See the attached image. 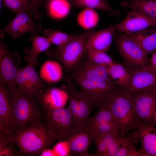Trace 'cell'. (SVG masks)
<instances>
[{
  "label": "cell",
  "mask_w": 156,
  "mask_h": 156,
  "mask_svg": "<svg viewBox=\"0 0 156 156\" xmlns=\"http://www.w3.org/2000/svg\"><path fill=\"white\" fill-rule=\"evenodd\" d=\"M111 110L118 134L126 133L145 125L138 118L131 95L123 88L118 87L105 101Z\"/></svg>",
  "instance_id": "cell-1"
},
{
  "label": "cell",
  "mask_w": 156,
  "mask_h": 156,
  "mask_svg": "<svg viewBox=\"0 0 156 156\" xmlns=\"http://www.w3.org/2000/svg\"><path fill=\"white\" fill-rule=\"evenodd\" d=\"M21 156L40 155L56 140L42 122H35L18 130L12 135Z\"/></svg>",
  "instance_id": "cell-2"
},
{
  "label": "cell",
  "mask_w": 156,
  "mask_h": 156,
  "mask_svg": "<svg viewBox=\"0 0 156 156\" xmlns=\"http://www.w3.org/2000/svg\"><path fill=\"white\" fill-rule=\"evenodd\" d=\"M12 93L13 97L11 118L12 134L32 124L42 122L44 119V115L34 97L25 94L18 88Z\"/></svg>",
  "instance_id": "cell-3"
},
{
  "label": "cell",
  "mask_w": 156,
  "mask_h": 156,
  "mask_svg": "<svg viewBox=\"0 0 156 156\" xmlns=\"http://www.w3.org/2000/svg\"><path fill=\"white\" fill-rule=\"evenodd\" d=\"M40 108L47 130L56 140H67L74 133L81 130L75 124L68 106L55 109Z\"/></svg>",
  "instance_id": "cell-4"
},
{
  "label": "cell",
  "mask_w": 156,
  "mask_h": 156,
  "mask_svg": "<svg viewBox=\"0 0 156 156\" xmlns=\"http://www.w3.org/2000/svg\"><path fill=\"white\" fill-rule=\"evenodd\" d=\"M93 31L85 30L66 44L53 49H48L45 53L58 60L66 71L73 72L82 61L87 39Z\"/></svg>",
  "instance_id": "cell-5"
},
{
  "label": "cell",
  "mask_w": 156,
  "mask_h": 156,
  "mask_svg": "<svg viewBox=\"0 0 156 156\" xmlns=\"http://www.w3.org/2000/svg\"><path fill=\"white\" fill-rule=\"evenodd\" d=\"M115 43L125 62L132 69L142 68L148 64L150 59L141 47L126 34L118 35Z\"/></svg>",
  "instance_id": "cell-6"
},
{
  "label": "cell",
  "mask_w": 156,
  "mask_h": 156,
  "mask_svg": "<svg viewBox=\"0 0 156 156\" xmlns=\"http://www.w3.org/2000/svg\"><path fill=\"white\" fill-rule=\"evenodd\" d=\"M34 66L28 62L25 66L18 68L16 79L18 89L25 94L34 97L40 91L50 87V84L41 79Z\"/></svg>",
  "instance_id": "cell-7"
},
{
  "label": "cell",
  "mask_w": 156,
  "mask_h": 156,
  "mask_svg": "<svg viewBox=\"0 0 156 156\" xmlns=\"http://www.w3.org/2000/svg\"><path fill=\"white\" fill-rule=\"evenodd\" d=\"M70 76L78 84L81 90L90 96L96 105L99 106L106 101L118 87L113 80H92L73 74Z\"/></svg>",
  "instance_id": "cell-8"
},
{
  "label": "cell",
  "mask_w": 156,
  "mask_h": 156,
  "mask_svg": "<svg viewBox=\"0 0 156 156\" xmlns=\"http://www.w3.org/2000/svg\"><path fill=\"white\" fill-rule=\"evenodd\" d=\"M21 57L16 53L10 51L2 40H0V79L8 86L12 93L17 88L16 79Z\"/></svg>",
  "instance_id": "cell-9"
},
{
  "label": "cell",
  "mask_w": 156,
  "mask_h": 156,
  "mask_svg": "<svg viewBox=\"0 0 156 156\" xmlns=\"http://www.w3.org/2000/svg\"><path fill=\"white\" fill-rule=\"evenodd\" d=\"M131 95L138 118L146 125L155 126L156 95L153 89Z\"/></svg>",
  "instance_id": "cell-10"
},
{
  "label": "cell",
  "mask_w": 156,
  "mask_h": 156,
  "mask_svg": "<svg viewBox=\"0 0 156 156\" xmlns=\"http://www.w3.org/2000/svg\"><path fill=\"white\" fill-rule=\"evenodd\" d=\"M33 16L28 12L17 14L9 23L1 29V38L3 37L5 32L14 40L26 33L29 32L32 34L39 33L42 26L39 23L35 22L34 20L35 18Z\"/></svg>",
  "instance_id": "cell-11"
},
{
  "label": "cell",
  "mask_w": 156,
  "mask_h": 156,
  "mask_svg": "<svg viewBox=\"0 0 156 156\" xmlns=\"http://www.w3.org/2000/svg\"><path fill=\"white\" fill-rule=\"evenodd\" d=\"M129 72V82L124 88L131 94L156 87V69L149 64L141 68L131 69Z\"/></svg>",
  "instance_id": "cell-12"
},
{
  "label": "cell",
  "mask_w": 156,
  "mask_h": 156,
  "mask_svg": "<svg viewBox=\"0 0 156 156\" xmlns=\"http://www.w3.org/2000/svg\"><path fill=\"white\" fill-rule=\"evenodd\" d=\"M13 97L8 85L0 79V135L12 134L11 125Z\"/></svg>",
  "instance_id": "cell-13"
},
{
  "label": "cell",
  "mask_w": 156,
  "mask_h": 156,
  "mask_svg": "<svg viewBox=\"0 0 156 156\" xmlns=\"http://www.w3.org/2000/svg\"><path fill=\"white\" fill-rule=\"evenodd\" d=\"M156 25V19L135 9L129 13L125 18L115 25L119 31L130 35Z\"/></svg>",
  "instance_id": "cell-14"
},
{
  "label": "cell",
  "mask_w": 156,
  "mask_h": 156,
  "mask_svg": "<svg viewBox=\"0 0 156 156\" xmlns=\"http://www.w3.org/2000/svg\"><path fill=\"white\" fill-rule=\"evenodd\" d=\"M36 97L40 107L51 109L64 107L68 100V94L65 90L50 87L40 91Z\"/></svg>",
  "instance_id": "cell-15"
},
{
  "label": "cell",
  "mask_w": 156,
  "mask_h": 156,
  "mask_svg": "<svg viewBox=\"0 0 156 156\" xmlns=\"http://www.w3.org/2000/svg\"><path fill=\"white\" fill-rule=\"evenodd\" d=\"M73 72L72 74L91 80H113L109 74L108 66L95 64L88 58L81 61Z\"/></svg>",
  "instance_id": "cell-16"
},
{
  "label": "cell",
  "mask_w": 156,
  "mask_h": 156,
  "mask_svg": "<svg viewBox=\"0 0 156 156\" xmlns=\"http://www.w3.org/2000/svg\"><path fill=\"white\" fill-rule=\"evenodd\" d=\"M135 131L141 143L139 156H156V128L144 125Z\"/></svg>",
  "instance_id": "cell-17"
},
{
  "label": "cell",
  "mask_w": 156,
  "mask_h": 156,
  "mask_svg": "<svg viewBox=\"0 0 156 156\" xmlns=\"http://www.w3.org/2000/svg\"><path fill=\"white\" fill-rule=\"evenodd\" d=\"M112 25L103 29L93 31L87 39L86 47L106 53L109 49L116 29Z\"/></svg>",
  "instance_id": "cell-18"
},
{
  "label": "cell",
  "mask_w": 156,
  "mask_h": 156,
  "mask_svg": "<svg viewBox=\"0 0 156 156\" xmlns=\"http://www.w3.org/2000/svg\"><path fill=\"white\" fill-rule=\"evenodd\" d=\"M67 140L71 156H90L88 150L93 140L88 131L85 129L79 131L71 135Z\"/></svg>",
  "instance_id": "cell-19"
},
{
  "label": "cell",
  "mask_w": 156,
  "mask_h": 156,
  "mask_svg": "<svg viewBox=\"0 0 156 156\" xmlns=\"http://www.w3.org/2000/svg\"><path fill=\"white\" fill-rule=\"evenodd\" d=\"M28 40L32 42V45L31 49L26 48L25 50L26 55L24 59L36 66L38 64L37 60L38 55L47 50L51 44L47 37L37 34H32L29 36Z\"/></svg>",
  "instance_id": "cell-20"
},
{
  "label": "cell",
  "mask_w": 156,
  "mask_h": 156,
  "mask_svg": "<svg viewBox=\"0 0 156 156\" xmlns=\"http://www.w3.org/2000/svg\"><path fill=\"white\" fill-rule=\"evenodd\" d=\"M147 54L156 51V25L130 35Z\"/></svg>",
  "instance_id": "cell-21"
},
{
  "label": "cell",
  "mask_w": 156,
  "mask_h": 156,
  "mask_svg": "<svg viewBox=\"0 0 156 156\" xmlns=\"http://www.w3.org/2000/svg\"><path fill=\"white\" fill-rule=\"evenodd\" d=\"M99 106V109L96 114L92 117L88 118L85 121L86 130H90L95 126L104 123L115 124L111 110L107 102L105 101Z\"/></svg>",
  "instance_id": "cell-22"
},
{
  "label": "cell",
  "mask_w": 156,
  "mask_h": 156,
  "mask_svg": "<svg viewBox=\"0 0 156 156\" xmlns=\"http://www.w3.org/2000/svg\"><path fill=\"white\" fill-rule=\"evenodd\" d=\"M40 76L43 80L50 84L58 81L62 78V69L57 62L47 60L42 66Z\"/></svg>",
  "instance_id": "cell-23"
},
{
  "label": "cell",
  "mask_w": 156,
  "mask_h": 156,
  "mask_svg": "<svg viewBox=\"0 0 156 156\" xmlns=\"http://www.w3.org/2000/svg\"><path fill=\"white\" fill-rule=\"evenodd\" d=\"M95 105L94 101L90 96L81 90L79 91L77 116L79 126L81 129H85V121L89 118L90 113Z\"/></svg>",
  "instance_id": "cell-24"
},
{
  "label": "cell",
  "mask_w": 156,
  "mask_h": 156,
  "mask_svg": "<svg viewBox=\"0 0 156 156\" xmlns=\"http://www.w3.org/2000/svg\"><path fill=\"white\" fill-rule=\"evenodd\" d=\"M63 89L66 91L68 95L69 105L68 106L72 113L74 121L78 127L79 126L78 119V113L79 105V92L71 80L67 78L66 81L62 85Z\"/></svg>",
  "instance_id": "cell-25"
},
{
  "label": "cell",
  "mask_w": 156,
  "mask_h": 156,
  "mask_svg": "<svg viewBox=\"0 0 156 156\" xmlns=\"http://www.w3.org/2000/svg\"><path fill=\"white\" fill-rule=\"evenodd\" d=\"M126 8L140 11L156 19V0H127L121 1Z\"/></svg>",
  "instance_id": "cell-26"
},
{
  "label": "cell",
  "mask_w": 156,
  "mask_h": 156,
  "mask_svg": "<svg viewBox=\"0 0 156 156\" xmlns=\"http://www.w3.org/2000/svg\"><path fill=\"white\" fill-rule=\"evenodd\" d=\"M108 71L111 77L118 87L125 88L127 86L130 74L123 66L113 62L108 66Z\"/></svg>",
  "instance_id": "cell-27"
},
{
  "label": "cell",
  "mask_w": 156,
  "mask_h": 156,
  "mask_svg": "<svg viewBox=\"0 0 156 156\" xmlns=\"http://www.w3.org/2000/svg\"><path fill=\"white\" fill-rule=\"evenodd\" d=\"M71 4L80 8H89L104 10L111 14L118 16L120 11L112 9L104 0H69Z\"/></svg>",
  "instance_id": "cell-28"
},
{
  "label": "cell",
  "mask_w": 156,
  "mask_h": 156,
  "mask_svg": "<svg viewBox=\"0 0 156 156\" xmlns=\"http://www.w3.org/2000/svg\"><path fill=\"white\" fill-rule=\"evenodd\" d=\"M137 140L135 130L129 137H122L121 145L115 156H139L135 144Z\"/></svg>",
  "instance_id": "cell-29"
},
{
  "label": "cell",
  "mask_w": 156,
  "mask_h": 156,
  "mask_svg": "<svg viewBox=\"0 0 156 156\" xmlns=\"http://www.w3.org/2000/svg\"><path fill=\"white\" fill-rule=\"evenodd\" d=\"M44 34L51 44L57 47H62L74 39L78 35H71L63 32L60 29L53 30L51 29H45Z\"/></svg>",
  "instance_id": "cell-30"
},
{
  "label": "cell",
  "mask_w": 156,
  "mask_h": 156,
  "mask_svg": "<svg viewBox=\"0 0 156 156\" xmlns=\"http://www.w3.org/2000/svg\"><path fill=\"white\" fill-rule=\"evenodd\" d=\"M99 20V15L93 9L86 8L78 15L77 21L79 25L86 30H89L96 26Z\"/></svg>",
  "instance_id": "cell-31"
},
{
  "label": "cell",
  "mask_w": 156,
  "mask_h": 156,
  "mask_svg": "<svg viewBox=\"0 0 156 156\" xmlns=\"http://www.w3.org/2000/svg\"><path fill=\"white\" fill-rule=\"evenodd\" d=\"M71 4L68 0H51L49 4V13L54 18H64L69 14Z\"/></svg>",
  "instance_id": "cell-32"
},
{
  "label": "cell",
  "mask_w": 156,
  "mask_h": 156,
  "mask_svg": "<svg viewBox=\"0 0 156 156\" xmlns=\"http://www.w3.org/2000/svg\"><path fill=\"white\" fill-rule=\"evenodd\" d=\"M12 135H0V156H21Z\"/></svg>",
  "instance_id": "cell-33"
},
{
  "label": "cell",
  "mask_w": 156,
  "mask_h": 156,
  "mask_svg": "<svg viewBox=\"0 0 156 156\" xmlns=\"http://www.w3.org/2000/svg\"><path fill=\"white\" fill-rule=\"evenodd\" d=\"M85 53L88 60L95 64L108 66L114 62L106 53L95 50L90 47H85Z\"/></svg>",
  "instance_id": "cell-34"
},
{
  "label": "cell",
  "mask_w": 156,
  "mask_h": 156,
  "mask_svg": "<svg viewBox=\"0 0 156 156\" xmlns=\"http://www.w3.org/2000/svg\"><path fill=\"white\" fill-rule=\"evenodd\" d=\"M3 1L5 5L17 14L28 12L34 17L38 14L36 10L27 5L20 0H3Z\"/></svg>",
  "instance_id": "cell-35"
},
{
  "label": "cell",
  "mask_w": 156,
  "mask_h": 156,
  "mask_svg": "<svg viewBox=\"0 0 156 156\" xmlns=\"http://www.w3.org/2000/svg\"><path fill=\"white\" fill-rule=\"evenodd\" d=\"M88 131L92 137L96 138L101 140L107 146L120 136L117 132L102 133L93 131Z\"/></svg>",
  "instance_id": "cell-36"
},
{
  "label": "cell",
  "mask_w": 156,
  "mask_h": 156,
  "mask_svg": "<svg viewBox=\"0 0 156 156\" xmlns=\"http://www.w3.org/2000/svg\"><path fill=\"white\" fill-rule=\"evenodd\" d=\"M53 149L57 156H68L70 155V146L67 140L59 141Z\"/></svg>",
  "instance_id": "cell-37"
},
{
  "label": "cell",
  "mask_w": 156,
  "mask_h": 156,
  "mask_svg": "<svg viewBox=\"0 0 156 156\" xmlns=\"http://www.w3.org/2000/svg\"><path fill=\"white\" fill-rule=\"evenodd\" d=\"M95 143L96 151L90 156H106L107 150V145L101 140L95 137H92Z\"/></svg>",
  "instance_id": "cell-38"
},
{
  "label": "cell",
  "mask_w": 156,
  "mask_h": 156,
  "mask_svg": "<svg viewBox=\"0 0 156 156\" xmlns=\"http://www.w3.org/2000/svg\"><path fill=\"white\" fill-rule=\"evenodd\" d=\"M89 131H93L102 133L111 132H117L118 133L115 124L110 122L98 125Z\"/></svg>",
  "instance_id": "cell-39"
},
{
  "label": "cell",
  "mask_w": 156,
  "mask_h": 156,
  "mask_svg": "<svg viewBox=\"0 0 156 156\" xmlns=\"http://www.w3.org/2000/svg\"><path fill=\"white\" fill-rule=\"evenodd\" d=\"M122 137L119 136L107 146L106 156H115L121 144Z\"/></svg>",
  "instance_id": "cell-40"
},
{
  "label": "cell",
  "mask_w": 156,
  "mask_h": 156,
  "mask_svg": "<svg viewBox=\"0 0 156 156\" xmlns=\"http://www.w3.org/2000/svg\"><path fill=\"white\" fill-rule=\"evenodd\" d=\"M41 156H57L53 149L49 148H46L43 150L40 154Z\"/></svg>",
  "instance_id": "cell-41"
},
{
  "label": "cell",
  "mask_w": 156,
  "mask_h": 156,
  "mask_svg": "<svg viewBox=\"0 0 156 156\" xmlns=\"http://www.w3.org/2000/svg\"><path fill=\"white\" fill-rule=\"evenodd\" d=\"M42 0H29V4L33 8L37 10L40 5Z\"/></svg>",
  "instance_id": "cell-42"
},
{
  "label": "cell",
  "mask_w": 156,
  "mask_h": 156,
  "mask_svg": "<svg viewBox=\"0 0 156 156\" xmlns=\"http://www.w3.org/2000/svg\"><path fill=\"white\" fill-rule=\"evenodd\" d=\"M149 63L151 67L156 69V51L154 52L152 55Z\"/></svg>",
  "instance_id": "cell-43"
},
{
  "label": "cell",
  "mask_w": 156,
  "mask_h": 156,
  "mask_svg": "<svg viewBox=\"0 0 156 156\" xmlns=\"http://www.w3.org/2000/svg\"><path fill=\"white\" fill-rule=\"evenodd\" d=\"M3 0H0V9L1 10V8L2 3Z\"/></svg>",
  "instance_id": "cell-44"
},
{
  "label": "cell",
  "mask_w": 156,
  "mask_h": 156,
  "mask_svg": "<svg viewBox=\"0 0 156 156\" xmlns=\"http://www.w3.org/2000/svg\"><path fill=\"white\" fill-rule=\"evenodd\" d=\"M155 124L156 125V110L155 112Z\"/></svg>",
  "instance_id": "cell-45"
},
{
  "label": "cell",
  "mask_w": 156,
  "mask_h": 156,
  "mask_svg": "<svg viewBox=\"0 0 156 156\" xmlns=\"http://www.w3.org/2000/svg\"><path fill=\"white\" fill-rule=\"evenodd\" d=\"M153 90L156 95V87L153 89Z\"/></svg>",
  "instance_id": "cell-46"
}]
</instances>
